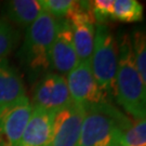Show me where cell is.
<instances>
[{
	"label": "cell",
	"mask_w": 146,
	"mask_h": 146,
	"mask_svg": "<svg viewBox=\"0 0 146 146\" xmlns=\"http://www.w3.org/2000/svg\"><path fill=\"white\" fill-rule=\"evenodd\" d=\"M130 39L136 69L146 87V28H136L130 35Z\"/></svg>",
	"instance_id": "15"
},
{
	"label": "cell",
	"mask_w": 146,
	"mask_h": 146,
	"mask_svg": "<svg viewBox=\"0 0 146 146\" xmlns=\"http://www.w3.org/2000/svg\"><path fill=\"white\" fill-rule=\"evenodd\" d=\"M120 146H146V117L122 132Z\"/></svg>",
	"instance_id": "18"
},
{
	"label": "cell",
	"mask_w": 146,
	"mask_h": 146,
	"mask_svg": "<svg viewBox=\"0 0 146 146\" xmlns=\"http://www.w3.org/2000/svg\"><path fill=\"white\" fill-rule=\"evenodd\" d=\"M144 8L136 0H115L110 19L123 23L142 22Z\"/></svg>",
	"instance_id": "14"
},
{
	"label": "cell",
	"mask_w": 146,
	"mask_h": 146,
	"mask_svg": "<svg viewBox=\"0 0 146 146\" xmlns=\"http://www.w3.org/2000/svg\"><path fill=\"white\" fill-rule=\"evenodd\" d=\"M114 96L121 108L132 118L146 117V87L133 58L129 34H122L118 44V64Z\"/></svg>",
	"instance_id": "1"
},
{
	"label": "cell",
	"mask_w": 146,
	"mask_h": 146,
	"mask_svg": "<svg viewBox=\"0 0 146 146\" xmlns=\"http://www.w3.org/2000/svg\"><path fill=\"white\" fill-rule=\"evenodd\" d=\"M114 0H94L89 2L91 13L96 23H104L111 16Z\"/></svg>",
	"instance_id": "19"
},
{
	"label": "cell",
	"mask_w": 146,
	"mask_h": 146,
	"mask_svg": "<svg viewBox=\"0 0 146 146\" xmlns=\"http://www.w3.org/2000/svg\"><path fill=\"white\" fill-rule=\"evenodd\" d=\"M66 82L73 103L82 106L84 110L94 105L110 103L108 98L94 79L90 61L78 62L76 67L67 74Z\"/></svg>",
	"instance_id": "5"
},
{
	"label": "cell",
	"mask_w": 146,
	"mask_h": 146,
	"mask_svg": "<svg viewBox=\"0 0 146 146\" xmlns=\"http://www.w3.org/2000/svg\"><path fill=\"white\" fill-rule=\"evenodd\" d=\"M31 114L26 95L0 110V146H19Z\"/></svg>",
	"instance_id": "8"
},
{
	"label": "cell",
	"mask_w": 146,
	"mask_h": 146,
	"mask_svg": "<svg viewBox=\"0 0 146 146\" xmlns=\"http://www.w3.org/2000/svg\"><path fill=\"white\" fill-rule=\"evenodd\" d=\"M78 62L70 25L66 19H62L60 20L58 33L49 53L50 67L63 76L72 72Z\"/></svg>",
	"instance_id": "10"
},
{
	"label": "cell",
	"mask_w": 146,
	"mask_h": 146,
	"mask_svg": "<svg viewBox=\"0 0 146 146\" xmlns=\"http://www.w3.org/2000/svg\"><path fill=\"white\" fill-rule=\"evenodd\" d=\"M34 106L58 111L73 103L66 78L60 74H46L33 89Z\"/></svg>",
	"instance_id": "6"
},
{
	"label": "cell",
	"mask_w": 146,
	"mask_h": 146,
	"mask_svg": "<svg viewBox=\"0 0 146 146\" xmlns=\"http://www.w3.org/2000/svg\"><path fill=\"white\" fill-rule=\"evenodd\" d=\"M84 115L86 110L75 103L55 111L51 146H76Z\"/></svg>",
	"instance_id": "9"
},
{
	"label": "cell",
	"mask_w": 146,
	"mask_h": 146,
	"mask_svg": "<svg viewBox=\"0 0 146 146\" xmlns=\"http://www.w3.org/2000/svg\"><path fill=\"white\" fill-rule=\"evenodd\" d=\"M55 111L31 105V114L19 146H51Z\"/></svg>",
	"instance_id": "11"
},
{
	"label": "cell",
	"mask_w": 146,
	"mask_h": 146,
	"mask_svg": "<svg viewBox=\"0 0 146 146\" xmlns=\"http://www.w3.org/2000/svg\"><path fill=\"white\" fill-rule=\"evenodd\" d=\"M42 12L37 0H13L5 3V13L9 20L22 27L31 26Z\"/></svg>",
	"instance_id": "13"
},
{
	"label": "cell",
	"mask_w": 146,
	"mask_h": 146,
	"mask_svg": "<svg viewBox=\"0 0 146 146\" xmlns=\"http://www.w3.org/2000/svg\"><path fill=\"white\" fill-rule=\"evenodd\" d=\"M25 88L20 74L8 65L0 66V110L25 96Z\"/></svg>",
	"instance_id": "12"
},
{
	"label": "cell",
	"mask_w": 146,
	"mask_h": 146,
	"mask_svg": "<svg viewBox=\"0 0 146 146\" xmlns=\"http://www.w3.org/2000/svg\"><path fill=\"white\" fill-rule=\"evenodd\" d=\"M117 64L118 46L115 37L105 23H96L90 65L96 84L107 98L114 95Z\"/></svg>",
	"instance_id": "4"
},
{
	"label": "cell",
	"mask_w": 146,
	"mask_h": 146,
	"mask_svg": "<svg viewBox=\"0 0 146 146\" xmlns=\"http://www.w3.org/2000/svg\"><path fill=\"white\" fill-rule=\"evenodd\" d=\"M42 11L58 20L67 19L78 8L80 1L75 0H40Z\"/></svg>",
	"instance_id": "17"
},
{
	"label": "cell",
	"mask_w": 146,
	"mask_h": 146,
	"mask_svg": "<svg viewBox=\"0 0 146 146\" xmlns=\"http://www.w3.org/2000/svg\"><path fill=\"white\" fill-rule=\"evenodd\" d=\"M66 20L72 28L74 46L79 62H88L93 51L96 24L90 10L89 2L80 1L78 8Z\"/></svg>",
	"instance_id": "7"
},
{
	"label": "cell",
	"mask_w": 146,
	"mask_h": 146,
	"mask_svg": "<svg viewBox=\"0 0 146 146\" xmlns=\"http://www.w3.org/2000/svg\"><path fill=\"white\" fill-rule=\"evenodd\" d=\"M132 125L110 103L86 108L79 140L76 146H120V137Z\"/></svg>",
	"instance_id": "2"
},
{
	"label": "cell",
	"mask_w": 146,
	"mask_h": 146,
	"mask_svg": "<svg viewBox=\"0 0 146 146\" xmlns=\"http://www.w3.org/2000/svg\"><path fill=\"white\" fill-rule=\"evenodd\" d=\"M20 38V33L10 22L0 21V66L5 65V58L15 48Z\"/></svg>",
	"instance_id": "16"
},
{
	"label": "cell",
	"mask_w": 146,
	"mask_h": 146,
	"mask_svg": "<svg viewBox=\"0 0 146 146\" xmlns=\"http://www.w3.org/2000/svg\"><path fill=\"white\" fill-rule=\"evenodd\" d=\"M58 19L42 11L36 21L27 27L19 53L27 67L33 70H44L50 67L49 53L58 33Z\"/></svg>",
	"instance_id": "3"
}]
</instances>
